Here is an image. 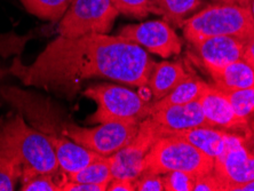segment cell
Here are the masks:
<instances>
[{
	"mask_svg": "<svg viewBox=\"0 0 254 191\" xmlns=\"http://www.w3.org/2000/svg\"><path fill=\"white\" fill-rule=\"evenodd\" d=\"M12 76L10 74V70H9V66H5L2 64L1 60H0V108L2 107V104L6 102L5 97L2 95V87L5 85H3V81L7 79V77Z\"/></svg>",
	"mask_w": 254,
	"mask_h": 191,
	"instance_id": "4dcf8cb0",
	"label": "cell"
},
{
	"mask_svg": "<svg viewBox=\"0 0 254 191\" xmlns=\"http://www.w3.org/2000/svg\"><path fill=\"white\" fill-rule=\"evenodd\" d=\"M66 179L68 181L72 182H86L108 186L114 179L113 171H111V156H101L100 158L95 159L83 170L66 174Z\"/></svg>",
	"mask_w": 254,
	"mask_h": 191,
	"instance_id": "d6986e66",
	"label": "cell"
},
{
	"mask_svg": "<svg viewBox=\"0 0 254 191\" xmlns=\"http://www.w3.org/2000/svg\"><path fill=\"white\" fill-rule=\"evenodd\" d=\"M171 133L184 137L213 159H216L225 151L227 133L223 130L213 129V127H195L175 132L171 130Z\"/></svg>",
	"mask_w": 254,
	"mask_h": 191,
	"instance_id": "2e32d148",
	"label": "cell"
},
{
	"mask_svg": "<svg viewBox=\"0 0 254 191\" xmlns=\"http://www.w3.org/2000/svg\"><path fill=\"white\" fill-rule=\"evenodd\" d=\"M182 25L185 37L192 44L216 36L235 37L245 44L254 38L252 8L235 3L208 6Z\"/></svg>",
	"mask_w": 254,
	"mask_h": 191,
	"instance_id": "3957f363",
	"label": "cell"
},
{
	"mask_svg": "<svg viewBox=\"0 0 254 191\" xmlns=\"http://www.w3.org/2000/svg\"><path fill=\"white\" fill-rule=\"evenodd\" d=\"M118 14L111 0H73L60 20L58 31L66 38L103 35L113 29Z\"/></svg>",
	"mask_w": 254,
	"mask_h": 191,
	"instance_id": "8992f818",
	"label": "cell"
},
{
	"mask_svg": "<svg viewBox=\"0 0 254 191\" xmlns=\"http://www.w3.org/2000/svg\"><path fill=\"white\" fill-rule=\"evenodd\" d=\"M184 65L179 62H159L156 63L148 80V87L156 101L165 97L169 93L189 78Z\"/></svg>",
	"mask_w": 254,
	"mask_h": 191,
	"instance_id": "9a60e30c",
	"label": "cell"
},
{
	"mask_svg": "<svg viewBox=\"0 0 254 191\" xmlns=\"http://www.w3.org/2000/svg\"><path fill=\"white\" fill-rule=\"evenodd\" d=\"M165 191H193L197 178L195 175L181 171H174L164 174Z\"/></svg>",
	"mask_w": 254,
	"mask_h": 191,
	"instance_id": "484cf974",
	"label": "cell"
},
{
	"mask_svg": "<svg viewBox=\"0 0 254 191\" xmlns=\"http://www.w3.org/2000/svg\"><path fill=\"white\" fill-rule=\"evenodd\" d=\"M156 2L166 22L181 27L186 17L198 8L200 0H156Z\"/></svg>",
	"mask_w": 254,
	"mask_h": 191,
	"instance_id": "44dd1931",
	"label": "cell"
},
{
	"mask_svg": "<svg viewBox=\"0 0 254 191\" xmlns=\"http://www.w3.org/2000/svg\"><path fill=\"white\" fill-rule=\"evenodd\" d=\"M108 191H135V183L127 179H113L108 185Z\"/></svg>",
	"mask_w": 254,
	"mask_h": 191,
	"instance_id": "f546056e",
	"label": "cell"
},
{
	"mask_svg": "<svg viewBox=\"0 0 254 191\" xmlns=\"http://www.w3.org/2000/svg\"><path fill=\"white\" fill-rule=\"evenodd\" d=\"M205 86H206V82L195 79V78L190 76L185 81H182L180 85L177 86L165 97L152 103L151 112L169 106L186 104L197 101L201 95V93H203Z\"/></svg>",
	"mask_w": 254,
	"mask_h": 191,
	"instance_id": "ac0fdd59",
	"label": "cell"
},
{
	"mask_svg": "<svg viewBox=\"0 0 254 191\" xmlns=\"http://www.w3.org/2000/svg\"><path fill=\"white\" fill-rule=\"evenodd\" d=\"M225 3H235V5H241L245 7H251L253 0H219Z\"/></svg>",
	"mask_w": 254,
	"mask_h": 191,
	"instance_id": "836d02e7",
	"label": "cell"
},
{
	"mask_svg": "<svg viewBox=\"0 0 254 191\" xmlns=\"http://www.w3.org/2000/svg\"><path fill=\"white\" fill-rule=\"evenodd\" d=\"M108 186L94 185L86 182H72L66 181L62 187V191H106Z\"/></svg>",
	"mask_w": 254,
	"mask_h": 191,
	"instance_id": "f1b7e54d",
	"label": "cell"
},
{
	"mask_svg": "<svg viewBox=\"0 0 254 191\" xmlns=\"http://www.w3.org/2000/svg\"><path fill=\"white\" fill-rule=\"evenodd\" d=\"M238 117L246 119L254 112V87L225 92Z\"/></svg>",
	"mask_w": 254,
	"mask_h": 191,
	"instance_id": "cb8c5ba5",
	"label": "cell"
},
{
	"mask_svg": "<svg viewBox=\"0 0 254 191\" xmlns=\"http://www.w3.org/2000/svg\"><path fill=\"white\" fill-rule=\"evenodd\" d=\"M243 60H245L254 69V38L245 44L244 55H243Z\"/></svg>",
	"mask_w": 254,
	"mask_h": 191,
	"instance_id": "1f68e13d",
	"label": "cell"
},
{
	"mask_svg": "<svg viewBox=\"0 0 254 191\" xmlns=\"http://www.w3.org/2000/svg\"><path fill=\"white\" fill-rule=\"evenodd\" d=\"M54 149L60 170L65 174L83 170L101 155L83 147L63 134H45Z\"/></svg>",
	"mask_w": 254,
	"mask_h": 191,
	"instance_id": "5bb4252c",
	"label": "cell"
},
{
	"mask_svg": "<svg viewBox=\"0 0 254 191\" xmlns=\"http://www.w3.org/2000/svg\"><path fill=\"white\" fill-rule=\"evenodd\" d=\"M210 74L243 59L245 43L230 36H216L193 44Z\"/></svg>",
	"mask_w": 254,
	"mask_h": 191,
	"instance_id": "8fae6325",
	"label": "cell"
},
{
	"mask_svg": "<svg viewBox=\"0 0 254 191\" xmlns=\"http://www.w3.org/2000/svg\"><path fill=\"white\" fill-rule=\"evenodd\" d=\"M150 117L170 130H182L195 127H213L205 117L197 101L186 104L169 106L151 112Z\"/></svg>",
	"mask_w": 254,
	"mask_h": 191,
	"instance_id": "4fadbf2b",
	"label": "cell"
},
{
	"mask_svg": "<svg viewBox=\"0 0 254 191\" xmlns=\"http://www.w3.org/2000/svg\"><path fill=\"white\" fill-rule=\"evenodd\" d=\"M223 190H225V186H223L221 180L216 177L214 172L198 178L196 180L195 188H193V191H223Z\"/></svg>",
	"mask_w": 254,
	"mask_h": 191,
	"instance_id": "83f0119b",
	"label": "cell"
},
{
	"mask_svg": "<svg viewBox=\"0 0 254 191\" xmlns=\"http://www.w3.org/2000/svg\"><path fill=\"white\" fill-rule=\"evenodd\" d=\"M211 76L216 87L223 92L254 87V69L243 59L230 63Z\"/></svg>",
	"mask_w": 254,
	"mask_h": 191,
	"instance_id": "e0dca14e",
	"label": "cell"
},
{
	"mask_svg": "<svg viewBox=\"0 0 254 191\" xmlns=\"http://www.w3.org/2000/svg\"><path fill=\"white\" fill-rule=\"evenodd\" d=\"M231 191H254V180L253 181L243 183V185L234 187Z\"/></svg>",
	"mask_w": 254,
	"mask_h": 191,
	"instance_id": "d6a6232c",
	"label": "cell"
},
{
	"mask_svg": "<svg viewBox=\"0 0 254 191\" xmlns=\"http://www.w3.org/2000/svg\"><path fill=\"white\" fill-rule=\"evenodd\" d=\"M154 65V60L137 44L119 35L103 33L78 38L59 36L32 64L24 65L15 59L9 70L25 86L73 99L81 82L91 78L144 87Z\"/></svg>",
	"mask_w": 254,
	"mask_h": 191,
	"instance_id": "6da1fadb",
	"label": "cell"
},
{
	"mask_svg": "<svg viewBox=\"0 0 254 191\" xmlns=\"http://www.w3.org/2000/svg\"><path fill=\"white\" fill-rule=\"evenodd\" d=\"M198 102L213 127L241 128L246 126V119H242L235 114L226 93L218 87L206 84Z\"/></svg>",
	"mask_w": 254,
	"mask_h": 191,
	"instance_id": "7c38bea8",
	"label": "cell"
},
{
	"mask_svg": "<svg viewBox=\"0 0 254 191\" xmlns=\"http://www.w3.org/2000/svg\"><path fill=\"white\" fill-rule=\"evenodd\" d=\"M251 8H252V14H253V18H254V0H253V1H252Z\"/></svg>",
	"mask_w": 254,
	"mask_h": 191,
	"instance_id": "e575fe53",
	"label": "cell"
},
{
	"mask_svg": "<svg viewBox=\"0 0 254 191\" xmlns=\"http://www.w3.org/2000/svg\"><path fill=\"white\" fill-rule=\"evenodd\" d=\"M134 183L135 191H165L164 178L160 174L142 173Z\"/></svg>",
	"mask_w": 254,
	"mask_h": 191,
	"instance_id": "4316f807",
	"label": "cell"
},
{
	"mask_svg": "<svg viewBox=\"0 0 254 191\" xmlns=\"http://www.w3.org/2000/svg\"><path fill=\"white\" fill-rule=\"evenodd\" d=\"M0 157L21 165L20 182L37 174H60L59 162L47 136L28 125L21 111L0 117Z\"/></svg>",
	"mask_w": 254,
	"mask_h": 191,
	"instance_id": "7a4b0ae2",
	"label": "cell"
},
{
	"mask_svg": "<svg viewBox=\"0 0 254 191\" xmlns=\"http://www.w3.org/2000/svg\"><path fill=\"white\" fill-rule=\"evenodd\" d=\"M21 178V165L14 160L0 157V191L15 190Z\"/></svg>",
	"mask_w": 254,
	"mask_h": 191,
	"instance_id": "d4e9b609",
	"label": "cell"
},
{
	"mask_svg": "<svg viewBox=\"0 0 254 191\" xmlns=\"http://www.w3.org/2000/svg\"><path fill=\"white\" fill-rule=\"evenodd\" d=\"M68 181L64 172L60 174H37L21 182V191H62V187Z\"/></svg>",
	"mask_w": 254,
	"mask_h": 191,
	"instance_id": "7402d4cb",
	"label": "cell"
},
{
	"mask_svg": "<svg viewBox=\"0 0 254 191\" xmlns=\"http://www.w3.org/2000/svg\"><path fill=\"white\" fill-rule=\"evenodd\" d=\"M171 130L156 123L151 117L139 124L136 135L118 152L111 156V171L114 179L135 181L143 173L144 160L152 145L159 137L169 135Z\"/></svg>",
	"mask_w": 254,
	"mask_h": 191,
	"instance_id": "ba28073f",
	"label": "cell"
},
{
	"mask_svg": "<svg viewBox=\"0 0 254 191\" xmlns=\"http://www.w3.org/2000/svg\"><path fill=\"white\" fill-rule=\"evenodd\" d=\"M139 124L110 122L99 124L95 127H80L74 123L64 122L61 133L89 150L110 157L133 140Z\"/></svg>",
	"mask_w": 254,
	"mask_h": 191,
	"instance_id": "52a82bcc",
	"label": "cell"
},
{
	"mask_svg": "<svg viewBox=\"0 0 254 191\" xmlns=\"http://www.w3.org/2000/svg\"><path fill=\"white\" fill-rule=\"evenodd\" d=\"M84 95L98 104V109L88 119L91 124L110 122L139 124L151 115L152 103L123 86L111 84L89 86Z\"/></svg>",
	"mask_w": 254,
	"mask_h": 191,
	"instance_id": "5b68a950",
	"label": "cell"
},
{
	"mask_svg": "<svg viewBox=\"0 0 254 191\" xmlns=\"http://www.w3.org/2000/svg\"><path fill=\"white\" fill-rule=\"evenodd\" d=\"M118 35L164 59L180 54L182 48L181 39L166 21L155 20L126 25L119 30Z\"/></svg>",
	"mask_w": 254,
	"mask_h": 191,
	"instance_id": "30bf717a",
	"label": "cell"
},
{
	"mask_svg": "<svg viewBox=\"0 0 254 191\" xmlns=\"http://www.w3.org/2000/svg\"><path fill=\"white\" fill-rule=\"evenodd\" d=\"M214 170V159L205 155L184 137L171 133L159 137L144 160L143 173L167 174L181 171L198 179Z\"/></svg>",
	"mask_w": 254,
	"mask_h": 191,
	"instance_id": "277c9868",
	"label": "cell"
},
{
	"mask_svg": "<svg viewBox=\"0 0 254 191\" xmlns=\"http://www.w3.org/2000/svg\"><path fill=\"white\" fill-rule=\"evenodd\" d=\"M119 14L144 18L150 13L160 14L156 0H111ZM162 15V14H160Z\"/></svg>",
	"mask_w": 254,
	"mask_h": 191,
	"instance_id": "603a6c76",
	"label": "cell"
},
{
	"mask_svg": "<svg viewBox=\"0 0 254 191\" xmlns=\"http://www.w3.org/2000/svg\"><path fill=\"white\" fill-rule=\"evenodd\" d=\"M30 14L44 21L60 22L73 0H20Z\"/></svg>",
	"mask_w": 254,
	"mask_h": 191,
	"instance_id": "ffe728a7",
	"label": "cell"
},
{
	"mask_svg": "<svg viewBox=\"0 0 254 191\" xmlns=\"http://www.w3.org/2000/svg\"><path fill=\"white\" fill-rule=\"evenodd\" d=\"M213 172L221 180L225 190L254 180V155L244 147V138L228 134L225 151L214 159Z\"/></svg>",
	"mask_w": 254,
	"mask_h": 191,
	"instance_id": "9c48e42d",
	"label": "cell"
}]
</instances>
